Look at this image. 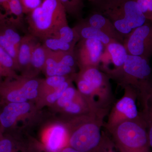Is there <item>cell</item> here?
<instances>
[{
    "mask_svg": "<svg viewBox=\"0 0 152 152\" xmlns=\"http://www.w3.org/2000/svg\"><path fill=\"white\" fill-rule=\"evenodd\" d=\"M26 20L29 34L42 42L58 38L60 29L68 25L66 12L59 0H43L26 15Z\"/></svg>",
    "mask_w": 152,
    "mask_h": 152,
    "instance_id": "1",
    "label": "cell"
},
{
    "mask_svg": "<svg viewBox=\"0 0 152 152\" xmlns=\"http://www.w3.org/2000/svg\"><path fill=\"white\" fill-rule=\"evenodd\" d=\"M93 10L108 19L125 38L147 21L135 0H96Z\"/></svg>",
    "mask_w": 152,
    "mask_h": 152,
    "instance_id": "2",
    "label": "cell"
},
{
    "mask_svg": "<svg viewBox=\"0 0 152 152\" xmlns=\"http://www.w3.org/2000/svg\"><path fill=\"white\" fill-rule=\"evenodd\" d=\"M105 109H98L85 117L84 121L69 134L68 146L79 152H101L107 141L101 130Z\"/></svg>",
    "mask_w": 152,
    "mask_h": 152,
    "instance_id": "3",
    "label": "cell"
},
{
    "mask_svg": "<svg viewBox=\"0 0 152 152\" xmlns=\"http://www.w3.org/2000/svg\"><path fill=\"white\" fill-rule=\"evenodd\" d=\"M109 132L120 152H151L145 122L126 121Z\"/></svg>",
    "mask_w": 152,
    "mask_h": 152,
    "instance_id": "4",
    "label": "cell"
},
{
    "mask_svg": "<svg viewBox=\"0 0 152 152\" xmlns=\"http://www.w3.org/2000/svg\"><path fill=\"white\" fill-rule=\"evenodd\" d=\"M109 79L108 76L97 67L80 69L78 73L75 74L73 77L79 92L99 108L96 101V98H98L99 107L102 109L104 108V104L107 103L110 96Z\"/></svg>",
    "mask_w": 152,
    "mask_h": 152,
    "instance_id": "5",
    "label": "cell"
},
{
    "mask_svg": "<svg viewBox=\"0 0 152 152\" xmlns=\"http://www.w3.org/2000/svg\"><path fill=\"white\" fill-rule=\"evenodd\" d=\"M107 76L123 87L130 86L136 89L141 83L152 78L149 60L128 54L122 68Z\"/></svg>",
    "mask_w": 152,
    "mask_h": 152,
    "instance_id": "6",
    "label": "cell"
},
{
    "mask_svg": "<svg viewBox=\"0 0 152 152\" xmlns=\"http://www.w3.org/2000/svg\"><path fill=\"white\" fill-rule=\"evenodd\" d=\"M6 78L0 83V99L3 103L26 102L37 97L40 83L37 79L19 78L16 76Z\"/></svg>",
    "mask_w": 152,
    "mask_h": 152,
    "instance_id": "7",
    "label": "cell"
},
{
    "mask_svg": "<svg viewBox=\"0 0 152 152\" xmlns=\"http://www.w3.org/2000/svg\"><path fill=\"white\" fill-rule=\"evenodd\" d=\"M124 88V95L116 103L109 115L106 125L108 131L126 121H136L145 123L136 104V99L138 96L137 92L132 86H127Z\"/></svg>",
    "mask_w": 152,
    "mask_h": 152,
    "instance_id": "8",
    "label": "cell"
},
{
    "mask_svg": "<svg viewBox=\"0 0 152 152\" xmlns=\"http://www.w3.org/2000/svg\"><path fill=\"white\" fill-rule=\"evenodd\" d=\"M123 45L128 54L149 60L152 56V22L147 20L133 30L125 38Z\"/></svg>",
    "mask_w": 152,
    "mask_h": 152,
    "instance_id": "9",
    "label": "cell"
},
{
    "mask_svg": "<svg viewBox=\"0 0 152 152\" xmlns=\"http://www.w3.org/2000/svg\"><path fill=\"white\" fill-rule=\"evenodd\" d=\"M104 48L103 44L96 40H80L75 46L74 54L80 69L89 67L99 68Z\"/></svg>",
    "mask_w": 152,
    "mask_h": 152,
    "instance_id": "10",
    "label": "cell"
},
{
    "mask_svg": "<svg viewBox=\"0 0 152 152\" xmlns=\"http://www.w3.org/2000/svg\"><path fill=\"white\" fill-rule=\"evenodd\" d=\"M127 55L123 44L117 42L110 43L105 46L101 56L99 65L101 71L108 75L119 69L124 65Z\"/></svg>",
    "mask_w": 152,
    "mask_h": 152,
    "instance_id": "11",
    "label": "cell"
},
{
    "mask_svg": "<svg viewBox=\"0 0 152 152\" xmlns=\"http://www.w3.org/2000/svg\"><path fill=\"white\" fill-rule=\"evenodd\" d=\"M5 104L0 112L1 132L3 129L13 126L19 117L26 114L31 106L27 102L23 103L10 102Z\"/></svg>",
    "mask_w": 152,
    "mask_h": 152,
    "instance_id": "12",
    "label": "cell"
},
{
    "mask_svg": "<svg viewBox=\"0 0 152 152\" xmlns=\"http://www.w3.org/2000/svg\"><path fill=\"white\" fill-rule=\"evenodd\" d=\"M84 20L90 26L96 28L113 40L124 44L125 37L117 30L112 22L102 14L93 10Z\"/></svg>",
    "mask_w": 152,
    "mask_h": 152,
    "instance_id": "13",
    "label": "cell"
},
{
    "mask_svg": "<svg viewBox=\"0 0 152 152\" xmlns=\"http://www.w3.org/2000/svg\"><path fill=\"white\" fill-rule=\"evenodd\" d=\"M69 133L62 125H57L51 129L47 137L46 146L49 152H60L68 146Z\"/></svg>",
    "mask_w": 152,
    "mask_h": 152,
    "instance_id": "14",
    "label": "cell"
},
{
    "mask_svg": "<svg viewBox=\"0 0 152 152\" xmlns=\"http://www.w3.org/2000/svg\"><path fill=\"white\" fill-rule=\"evenodd\" d=\"M73 28L78 34L80 40H96L101 42L104 46L112 42H116L99 30L87 23L83 19L79 21L78 24Z\"/></svg>",
    "mask_w": 152,
    "mask_h": 152,
    "instance_id": "15",
    "label": "cell"
},
{
    "mask_svg": "<svg viewBox=\"0 0 152 152\" xmlns=\"http://www.w3.org/2000/svg\"><path fill=\"white\" fill-rule=\"evenodd\" d=\"M38 41L29 34L23 37L18 50V69L30 67L32 53Z\"/></svg>",
    "mask_w": 152,
    "mask_h": 152,
    "instance_id": "16",
    "label": "cell"
},
{
    "mask_svg": "<svg viewBox=\"0 0 152 152\" xmlns=\"http://www.w3.org/2000/svg\"><path fill=\"white\" fill-rule=\"evenodd\" d=\"M146 94L141 99L143 107L142 114L146 125L150 148L152 152V82L148 88Z\"/></svg>",
    "mask_w": 152,
    "mask_h": 152,
    "instance_id": "17",
    "label": "cell"
},
{
    "mask_svg": "<svg viewBox=\"0 0 152 152\" xmlns=\"http://www.w3.org/2000/svg\"><path fill=\"white\" fill-rule=\"evenodd\" d=\"M48 56V49L38 42L33 49L30 67L36 70L43 69Z\"/></svg>",
    "mask_w": 152,
    "mask_h": 152,
    "instance_id": "18",
    "label": "cell"
},
{
    "mask_svg": "<svg viewBox=\"0 0 152 152\" xmlns=\"http://www.w3.org/2000/svg\"><path fill=\"white\" fill-rule=\"evenodd\" d=\"M15 69L12 58L0 47V79L2 77L8 78L16 76L15 72Z\"/></svg>",
    "mask_w": 152,
    "mask_h": 152,
    "instance_id": "19",
    "label": "cell"
},
{
    "mask_svg": "<svg viewBox=\"0 0 152 152\" xmlns=\"http://www.w3.org/2000/svg\"><path fill=\"white\" fill-rule=\"evenodd\" d=\"M64 6L66 14L78 20L83 19L85 4L83 0H59Z\"/></svg>",
    "mask_w": 152,
    "mask_h": 152,
    "instance_id": "20",
    "label": "cell"
},
{
    "mask_svg": "<svg viewBox=\"0 0 152 152\" xmlns=\"http://www.w3.org/2000/svg\"><path fill=\"white\" fill-rule=\"evenodd\" d=\"M42 44L48 50L54 52H74L75 46L59 38H48L43 41Z\"/></svg>",
    "mask_w": 152,
    "mask_h": 152,
    "instance_id": "21",
    "label": "cell"
},
{
    "mask_svg": "<svg viewBox=\"0 0 152 152\" xmlns=\"http://www.w3.org/2000/svg\"><path fill=\"white\" fill-rule=\"evenodd\" d=\"M8 13L11 16V21L13 25L16 26L17 22L20 21L23 18V10L20 0H9Z\"/></svg>",
    "mask_w": 152,
    "mask_h": 152,
    "instance_id": "22",
    "label": "cell"
},
{
    "mask_svg": "<svg viewBox=\"0 0 152 152\" xmlns=\"http://www.w3.org/2000/svg\"><path fill=\"white\" fill-rule=\"evenodd\" d=\"M59 39L73 45L75 46L80 40V37L74 28H71L69 25L64 26L59 31Z\"/></svg>",
    "mask_w": 152,
    "mask_h": 152,
    "instance_id": "23",
    "label": "cell"
},
{
    "mask_svg": "<svg viewBox=\"0 0 152 152\" xmlns=\"http://www.w3.org/2000/svg\"><path fill=\"white\" fill-rule=\"evenodd\" d=\"M73 77L67 80L60 86L54 89V91L49 95L47 97V101L49 103H54L61 97L65 90L71 85V81L73 80Z\"/></svg>",
    "mask_w": 152,
    "mask_h": 152,
    "instance_id": "24",
    "label": "cell"
},
{
    "mask_svg": "<svg viewBox=\"0 0 152 152\" xmlns=\"http://www.w3.org/2000/svg\"><path fill=\"white\" fill-rule=\"evenodd\" d=\"M77 93V91L70 85L57 101L58 106L64 108L68 104L75 99Z\"/></svg>",
    "mask_w": 152,
    "mask_h": 152,
    "instance_id": "25",
    "label": "cell"
},
{
    "mask_svg": "<svg viewBox=\"0 0 152 152\" xmlns=\"http://www.w3.org/2000/svg\"><path fill=\"white\" fill-rule=\"evenodd\" d=\"M15 141L10 136L0 137V152H18Z\"/></svg>",
    "mask_w": 152,
    "mask_h": 152,
    "instance_id": "26",
    "label": "cell"
},
{
    "mask_svg": "<svg viewBox=\"0 0 152 152\" xmlns=\"http://www.w3.org/2000/svg\"><path fill=\"white\" fill-rule=\"evenodd\" d=\"M74 74L69 76L55 75L48 77L44 81V85H45L46 86L52 88L54 90L60 86L67 80L72 77Z\"/></svg>",
    "mask_w": 152,
    "mask_h": 152,
    "instance_id": "27",
    "label": "cell"
},
{
    "mask_svg": "<svg viewBox=\"0 0 152 152\" xmlns=\"http://www.w3.org/2000/svg\"><path fill=\"white\" fill-rule=\"evenodd\" d=\"M147 20L152 22V0H135Z\"/></svg>",
    "mask_w": 152,
    "mask_h": 152,
    "instance_id": "28",
    "label": "cell"
},
{
    "mask_svg": "<svg viewBox=\"0 0 152 152\" xmlns=\"http://www.w3.org/2000/svg\"><path fill=\"white\" fill-rule=\"evenodd\" d=\"M43 0H20L24 13L27 15L40 5Z\"/></svg>",
    "mask_w": 152,
    "mask_h": 152,
    "instance_id": "29",
    "label": "cell"
},
{
    "mask_svg": "<svg viewBox=\"0 0 152 152\" xmlns=\"http://www.w3.org/2000/svg\"><path fill=\"white\" fill-rule=\"evenodd\" d=\"M60 152H79L71 148L69 146H67L64 148Z\"/></svg>",
    "mask_w": 152,
    "mask_h": 152,
    "instance_id": "30",
    "label": "cell"
},
{
    "mask_svg": "<svg viewBox=\"0 0 152 152\" xmlns=\"http://www.w3.org/2000/svg\"><path fill=\"white\" fill-rule=\"evenodd\" d=\"M87 1H88L90 2L91 3L93 2L94 1L96 0H87Z\"/></svg>",
    "mask_w": 152,
    "mask_h": 152,
    "instance_id": "31",
    "label": "cell"
},
{
    "mask_svg": "<svg viewBox=\"0 0 152 152\" xmlns=\"http://www.w3.org/2000/svg\"><path fill=\"white\" fill-rule=\"evenodd\" d=\"M2 135V134L1 132L0 131V137H1Z\"/></svg>",
    "mask_w": 152,
    "mask_h": 152,
    "instance_id": "32",
    "label": "cell"
},
{
    "mask_svg": "<svg viewBox=\"0 0 152 152\" xmlns=\"http://www.w3.org/2000/svg\"><path fill=\"white\" fill-rule=\"evenodd\" d=\"M1 81H0V83H1Z\"/></svg>",
    "mask_w": 152,
    "mask_h": 152,
    "instance_id": "33",
    "label": "cell"
}]
</instances>
